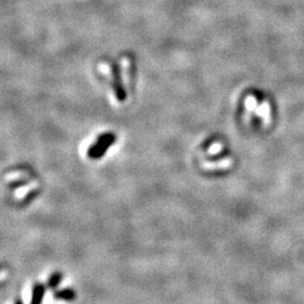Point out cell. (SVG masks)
Here are the masks:
<instances>
[{"label": "cell", "instance_id": "277c9868", "mask_svg": "<svg viewBox=\"0 0 304 304\" xmlns=\"http://www.w3.org/2000/svg\"><path fill=\"white\" fill-rule=\"evenodd\" d=\"M53 296H54L56 300L72 301L76 298V292L71 288H64V289H59V291H55L53 293Z\"/></svg>", "mask_w": 304, "mask_h": 304}, {"label": "cell", "instance_id": "52a82bcc", "mask_svg": "<svg viewBox=\"0 0 304 304\" xmlns=\"http://www.w3.org/2000/svg\"><path fill=\"white\" fill-rule=\"evenodd\" d=\"M14 304H24V303H23V301L21 300V298H16V301Z\"/></svg>", "mask_w": 304, "mask_h": 304}, {"label": "cell", "instance_id": "5b68a950", "mask_svg": "<svg viewBox=\"0 0 304 304\" xmlns=\"http://www.w3.org/2000/svg\"><path fill=\"white\" fill-rule=\"evenodd\" d=\"M61 279H62V274L61 273H59V272L53 273L51 276L49 277V281H47V287L51 288V289L56 288V286L60 284Z\"/></svg>", "mask_w": 304, "mask_h": 304}, {"label": "cell", "instance_id": "6da1fadb", "mask_svg": "<svg viewBox=\"0 0 304 304\" xmlns=\"http://www.w3.org/2000/svg\"><path fill=\"white\" fill-rule=\"evenodd\" d=\"M98 68H99V70L103 72V74L107 75L110 77V78H112L114 91H115V95H116L117 99L119 101H124L125 99H127V93H125V90L123 88L122 80H120V72L117 69V67L112 68L107 64H101L98 66Z\"/></svg>", "mask_w": 304, "mask_h": 304}, {"label": "cell", "instance_id": "3957f363", "mask_svg": "<svg viewBox=\"0 0 304 304\" xmlns=\"http://www.w3.org/2000/svg\"><path fill=\"white\" fill-rule=\"evenodd\" d=\"M44 294H45V286L41 283L35 284L33 287L31 304H42Z\"/></svg>", "mask_w": 304, "mask_h": 304}, {"label": "cell", "instance_id": "7a4b0ae2", "mask_svg": "<svg viewBox=\"0 0 304 304\" xmlns=\"http://www.w3.org/2000/svg\"><path fill=\"white\" fill-rule=\"evenodd\" d=\"M115 142V135L113 133H105L100 135L98 138L97 142H96L93 147L89 148L88 150V157L91 159H99L107 151V149L114 144Z\"/></svg>", "mask_w": 304, "mask_h": 304}, {"label": "cell", "instance_id": "8992f818", "mask_svg": "<svg viewBox=\"0 0 304 304\" xmlns=\"http://www.w3.org/2000/svg\"><path fill=\"white\" fill-rule=\"evenodd\" d=\"M122 66H123V74H122V77H123V81L125 85H129V70H130V60L129 57H123L122 59Z\"/></svg>", "mask_w": 304, "mask_h": 304}]
</instances>
